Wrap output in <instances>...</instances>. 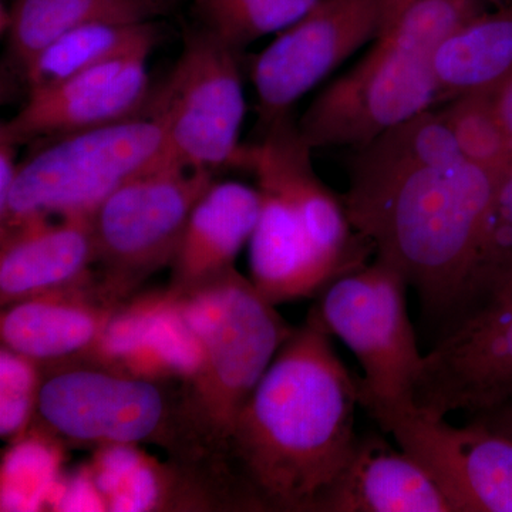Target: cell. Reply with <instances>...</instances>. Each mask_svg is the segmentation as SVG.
Wrapping results in <instances>:
<instances>
[{"mask_svg": "<svg viewBox=\"0 0 512 512\" xmlns=\"http://www.w3.org/2000/svg\"><path fill=\"white\" fill-rule=\"evenodd\" d=\"M15 448L3 460L2 485L15 483L2 490V511L36 510L47 501L55 476L59 441L36 429H30L22 439L12 443Z\"/></svg>", "mask_w": 512, "mask_h": 512, "instance_id": "d4e9b609", "label": "cell"}, {"mask_svg": "<svg viewBox=\"0 0 512 512\" xmlns=\"http://www.w3.org/2000/svg\"><path fill=\"white\" fill-rule=\"evenodd\" d=\"M97 265L92 215L39 217L0 228V306L79 284Z\"/></svg>", "mask_w": 512, "mask_h": 512, "instance_id": "e0dca14e", "label": "cell"}, {"mask_svg": "<svg viewBox=\"0 0 512 512\" xmlns=\"http://www.w3.org/2000/svg\"><path fill=\"white\" fill-rule=\"evenodd\" d=\"M147 59L113 60L29 93L25 106L0 127V138L23 146L140 116L151 99Z\"/></svg>", "mask_w": 512, "mask_h": 512, "instance_id": "5bb4252c", "label": "cell"}, {"mask_svg": "<svg viewBox=\"0 0 512 512\" xmlns=\"http://www.w3.org/2000/svg\"><path fill=\"white\" fill-rule=\"evenodd\" d=\"M512 305V262L507 266V269L500 275V278L495 281L493 288L487 293L483 302L474 309H483L485 306H511ZM471 312V313H473Z\"/></svg>", "mask_w": 512, "mask_h": 512, "instance_id": "f1b7e54d", "label": "cell"}, {"mask_svg": "<svg viewBox=\"0 0 512 512\" xmlns=\"http://www.w3.org/2000/svg\"><path fill=\"white\" fill-rule=\"evenodd\" d=\"M258 187L239 181H214L192 210L171 261L168 288L191 291L229 269L249 244L261 215Z\"/></svg>", "mask_w": 512, "mask_h": 512, "instance_id": "d6986e66", "label": "cell"}, {"mask_svg": "<svg viewBox=\"0 0 512 512\" xmlns=\"http://www.w3.org/2000/svg\"><path fill=\"white\" fill-rule=\"evenodd\" d=\"M43 367L30 429L70 446L156 444L177 453L180 384L131 375L90 359Z\"/></svg>", "mask_w": 512, "mask_h": 512, "instance_id": "52a82bcc", "label": "cell"}, {"mask_svg": "<svg viewBox=\"0 0 512 512\" xmlns=\"http://www.w3.org/2000/svg\"><path fill=\"white\" fill-rule=\"evenodd\" d=\"M161 2L165 3V5H167L168 8H171V6H173L174 3H177L178 0H161Z\"/></svg>", "mask_w": 512, "mask_h": 512, "instance_id": "1f68e13d", "label": "cell"}, {"mask_svg": "<svg viewBox=\"0 0 512 512\" xmlns=\"http://www.w3.org/2000/svg\"><path fill=\"white\" fill-rule=\"evenodd\" d=\"M174 293L200 339L202 360L180 384L177 453L170 461L210 484L235 510H245L228 466L232 431L293 328L235 268Z\"/></svg>", "mask_w": 512, "mask_h": 512, "instance_id": "3957f363", "label": "cell"}, {"mask_svg": "<svg viewBox=\"0 0 512 512\" xmlns=\"http://www.w3.org/2000/svg\"><path fill=\"white\" fill-rule=\"evenodd\" d=\"M316 512H456L429 471L376 434L359 436Z\"/></svg>", "mask_w": 512, "mask_h": 512, "instance_id": "ac0fdd59", "label": "cell"}, {"mask_svg": "<svg viewBox=\"0 0 512 512\" xmlns=\"http://www.w3.org/2000/svg\"><path fill=\"white\" fill-rule=\"evenodd\" d=\"M386 0H319L252 64L259 117L268 126L379 33Z\"/></svg>", "mask_w": 512, "mask_h": 512, "instance_id": "8fae6325", "label": "cell"}, {"mask_svg": "<svg viewBox=\"0 0 512 512\" xmlns=\"http://www.w3.org/2000/svg\"><path fill=\"white\" fill-rule=\"evenodd\" d=\"M18 144L0 138V210L5 207L16 178H18L20 161Z\"/></svg>", "mask_w": 512, "mask_h": 512, "instance_id": "83f0119b", "label": "cell"}, {"mask_svg": "<svg viewBox=\"0 0 512 512\" xmlns=\"http://www.w3.org/2000/svg\"><path fill=\"white\" fill-rule=\"evenodd\" d=\"M329 336L309 313L239 413L228 466L251 511L316 512L355 450L360 380Z\"/></svg>", "mask_w": 512, "mask_h": 512, "instance_id": "6da1fadb", "label": "cell"}, {"mask_svg": "<svg viewBox=\"0 0 512 512\" xmlns=\"http://www.w3.org/2000/svg\"><path fill=\"white\" fill-rule=\"evenodd\" d=\"M165 137L160 121L140 116L43 141L20 161L0 210V228L39 217L92 215L130 178L156 165Z\"/></svg>", "mask_w": 512, "mask_h": 512, "instance_id": "8992f818", "label": "cell"}, {"mask_svg": "<svg viewBox=\"0 0 512 512\" xmlns=\"http://www.w3.org/2000/svg\"><path fill=\"white\" fill-rule=\"evenodd\" d=\"M439 111L468 163L498 180L510 171L512 136L498 114L493 94L458 97Z\"/></svg>", "mask_w": 512, "mask_h": 512, "instance_id": "cb8c5ba5", "label": "cell"}, {"mask_svg": "<svg viewBox=\"0 0 512 512\" xmlns=\"http://www.w3.org/2000/svg\"><path fill=\"white\" fill-rule=\"evenodd\" d=\"M158 37L154 20L89 23L50 43L23 70L22 76L28 92H36L100 64L124 57H148Z\"/></svg>", "mask_w": 512, "mask_h": 512, "instance_id": "7402d4cb", "label": "cell"}, {"mask_svg": "<svg viewBox=\"0 0 512 512\" xmlns=\"http://www.w3.org/2000/svg\"><path fill=\"white\" fill-rule=\"evenodd\" d=\"M319 0H194L195 26L241 52L256 40L281 33Z\"/></svg>", "mask_w": 512, "mask_h": 512, "instance_id": "603a6c76", "label": "cell"}, {"mask_svg": "<svg viewBox=\"0 0 512 512\" xmlns=\"http://www.w3.org/2000/svg\"><path fill=\"white\" fill-rule=\"evenodd\" d=\"M212 171L156 164L120 185L92 214L99 279L117 301L136 295L148 276L170 266Z\"/></svg>", "mask_w": 512, "mask_h": 512, "instance_id": "ba28073f", "label": "cell"}, {"mask_svg": "<svg viewBox=\"0 0 512 512\" xmlns=\"http://www.w3.org/2000/svg\"><path fill=\"white\" fill-rule=\"evenodd\" d=\"M512 262V167L495 188L485 215L483 232L468 279L461 309L470 313L483 302L507 266Z\"/></svg>", "mask_w": 512, "mask_h": 512, "instance_id": "484cf974", "label": "cell"}, {"mask_svg": "<svg viewBox=\"0 0 512 512\" xmlns=\"http://www.w3.org/2000/svg\"><path fill=\"white\" fill-rule=\"evenodd\" d=\"M431 69L437 103L501 89L512 77V0L451 33L433 53Z\"/></svg>", "mask_w": 512, "mask_h": 512, "instance_id": "ffe728a7", "label": "cell"}, {"mask_svg": "<svg viewBox=\"0 0 512 512\" xmlns=\"http://www.w3.org/2000/svg\"><path fill=\"white\" fill-rule=\"evenodd\" d=\"M493 97L498 114L512 136V77L493 94Z\"/></svg>", "mask_w": 512, "mask_h": 512, "instance_id": "4dcf8cb0", "label": "cell"}, {"mask_svg": "<svg viewBox=\"0 0 512 512\" xmlns=\"http://www.w3.org/2000/svg\"><path fill=\"white\" fill-rule=\"evenodd\" d=\"M311 151L289 113L237 157L252 168L261 191L249 266L252 284L272 305L319 295L375 252L353 228L345 202L319 180Z\"/></svg>", "mask_w": 512, "mask_h": 512, "instance_id": "277c9868", "label": "cell"}, {"mask_svg": "<svg viewBox=\"0 0 512 512\" xmlns=\"http://www.w3.org/2000/svg\"><path fill=\"white\" fill-rule=\"evenodd\" d=\"M168 8L161 0H15L2 13L10 62L19 72L70 30L96 22H148Z\"/></svg>", "mask_w": 512, "mask_h": 512, "instance_id": "44dd1931", "label": "cell"}, {"mask_svg": "<svg viewBox=\"0 0 512 512\" xmlns=\"http://www.w3.org/2000/svg\"><path fill=\"white\" fill-rule=\"evenodd\" d=\"M43 367L2 346L0 349V437L22 439L35 420Z\"/></svg>", "mask_w": 512, "mask_h": 512, "instance_id": "4316f807", "label": "cell"}, {"mask_svg": "<svg viewBox=\"0 0 512 512\" xmlns=\"http://www.w3.org/2000/svg\"><path fill=\"white\" fill-rule=\"evenodd\" d=\"M414 402L474 417L512 402V305L470 313L423 357Z\"/></svg>", "mask_w": 512, "mask_h": 512, "instance_id": "4fadbf2b", "label": "cell"}, {"mask_svg": "<svg viewBox=\"0 0 512 512\" xmlns=\"http://www.w3.org/2000/svg\"><path fill=\"white\" fill-rule=\"evenodd\" d=\"M121 303L99 275L2 308V346L42 366L89 355Z\"/></svg>", "mask_w": 512, "mask_h": 512, "instance_id": "2e32d148", "label": "cell"}, {"mask_svg": "<svg viewBox=\"0 0 512 512\" xmlns=\"http://www.w3.org/2000/svg\"><path fill=\"white\" fill-rule=\"evenodd\" d=\"M404 276L383 259L339 276L311 315L345 343L363 370L360 400L380 427L416 407L423 353L407 311Z\"/></svg>", "mask_w": 512, "mask_h": 512, "instance_id": "5b68a950", "label": "cell"}, {"mask_svg": "<svg viewBox=\"0 0 512 512\" xmlns=\"http://www.w3.org/2000/svg\"><path fill=\"white\" fill-rule=\"evenodd\" d=\"M431 57L384 40L330 83L298 121L312 148L363 147L437 103Z\"/></svg>", "mask_w": 512, "mask_h": 512, "instance_id": "30bf717a", "label": "cell"}, {"mask_svg": "<svg viewBox=\"0 0 512 512\" xmlns=\"http://www.w3.org/2000/svg\"><path fill=\"white\" fill-rule=\"evenodd\" d=\"M471 420L480 421L485 426L512 437V402L491 410V412L471 417Z\"/></svg>", "mask_w": 512, "mask_h": 512, "instance_id": "f546056e", "label": "cell"}, {"mask_svg": "<svg viewBox=\"0 0 512 512\" xmlns=\"http://www.w3.org/2000/svg\"><path fill=\"white\" fill-rule=\"evenodd\" d=\"M383 430L429 471L454 511L512 512V437L476 420L451 426L417 406Z\"/></svg>", "mask_w": 512, "mask_h": 512, "instance_id": "7c38bea8", "label": "cell"}, {"mask_svg": "<svg viewBox=\"0 0 512 512\" xmlns=\"http://www.w3.org/2000/svg\"><path fill=\"white\" fill-rule=\"evenodd\" d=\"M237 52L198 26L146 113L160 121L165 146L157 164L214 170L235 163L247 101Z\"/></svg>", "mask_w": 512, "mask_h": 512, "instance_id": "9c48e42d", "label": "cell"}, {"mask_svg": "<svg viewBox=\"0 0 512 512\" xmlns=\"http://www.w3.org/2000/svg\"><path fill=\"white\" fill-rule=\"evenodd\" d=\"M83 359L131 375L184 383L201 365L197 333L171 289L134 295L121 303L96 348Z\"/></svg>", "mask_w": 512, "mask_h": 512, "instance_id": "9a60e30c", "label": "cell"}, {"mask_svg": "<svg viewBox=\"0 0 512 512\" xmlns=\"http://www.w3.org/2000/svg\"><path fill=\"white\" fill-rule=\"evenodd\" d=\"M498 180L484 168L353 161V228L416 289L429 313L460 311Z\"/></svg>", "mask_w": 512, "mask_h": 512, "instance_id": "7a4b0ae2", "label": "cell"}]
</instances>
